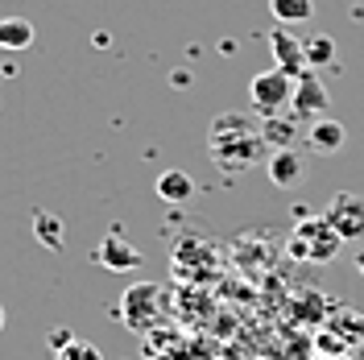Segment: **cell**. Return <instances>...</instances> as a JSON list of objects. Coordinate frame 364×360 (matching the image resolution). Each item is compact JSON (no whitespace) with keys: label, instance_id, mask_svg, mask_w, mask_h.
Here are the masks:
<instances>
[{"label":"cell","instance_id":"17","mask_svg":"<svg viewBox=\"0 0 364 360\" xmlns=\"http://www.w3.org/2000/svg\"><path fill=\"white\" fill-rule=\"evenodd\" d=\"M54 360H104V352H100L91 339H79V336H75L67 348H63V352H54Z\"/></svg>","mask_w":364,"mask_h":360},{"label":"cell","instance_id":"16","mask_svg":"<svg viewBox=\"0 0 364 360\" xmlns=\"http://www.w3.org/2000/svg\"><path fill=\"white\" fill-rule=\"evenodd\" d=\"M306 67H327V63H336V42L327 38V33H315V38H306Z\"/></svg>","mask_w":364,"mask_h":360},{"label":"cell","instance_id":"4","mask_svg":"<svg viewBox=\"0 0 364 360\" xmlns=\"http://www.w3.org/2000/svg\"><path fill=\"white\" fill-rule=\"evenodd\" d=\"M290 248L302 261H311V265H327V261H336V253L343 248V236L327 220H306V224H298Z\"/></svg>","mask_w":364,"mask_h":360},{"label":"cell","instance_id":"6","mask_svg":"<svg viewBox=\"0 0 364 360\" xmlns=\"http://www.w3.org/2000/svg\"><path fill=\"white\" fill-rule=\"evenodd\" d=\"M323 220L336 228L343 240H356V236H364V199L352 195V191H340L336 199L327 203V216Z\"/></svg>","mask_w":364,"mask_h":360},{"label":"cell","instance_id":"3","mask_svg":"<svg viewBox=\"0 0 364 360\" xmlns=\"http://www.w3.org/2000/svg\"><path fill=\"white\" fill-rule=\"evenodd\" d=\"M294 83L298 79H290L286 70H261V75H252L249 83V104L252 112L261 116H282L286 108H290V100H294Z\"/></svg>","mask_w":364,"mask_h":360},{"label":"cell","instance_id":"18","mask_svg":"<svg viewBox=\"0 0 364 360\" xmlns=\"http://www.w3.org/2000/svg\"><path fill=\"white\" fill-rule=\"evenodd\" d=\"M70 339H75V332H67V327H54V332H50V348H54V352H63Z\"/></svg>","mask_w":364,"mask_h":360},{"label":"cell","instance_id":"11","mask_svg":"<svg viewBox=\"0 0 364 360\" xmlns=\"http://www.w3.org/2000/svg\"><path fill=\"white\" fill-rule=\"evenodd\" d=\"M154 191H158L161 203H186L191 195H195V179H191L186 170H161Z\"/></svg>","mask_w":364,"mask_h":360},{"label":"cell","instance_id":"8","mask_svg":"<svg viewBox=\"0 0 364 360\" xmlns=\"http://www.w3.org/2000/svg\"><path fill=\"white\" fill-rule=\"evenodd\" d=\"M269 50H273V63H277V70H286L290 79H302L306 75V46L298 42L294 33L286 29V25H277L269 33Z\"/></svg>","mask_w":364,"mask_h":360},{"label":"cell","instance_id":"5","mask_svg":"<svg viewBox=\"0 0 364 360\" xmlns=\"http://www.w3.org/2000/svg\"><path fill=\"white\" fill-rule=\"evenodd\" d=\"M327 104H331V95L323 88V79H318L315 70H306L302 79L294 83V100H290V116L294 120H323L327 116Z\"/></svg>","mask_w":364,"mask_h":360},{"label":"cell","instance_id":"14","mask_svg":"<svg viewBox=\"0 0 364 360\" xmlns=\"http://www.w3.org/2000/svg\"><path fill=\"white\" fill-rule=\"evenodd\" d=\"M269 13L277 25H306L315 17V0H269Z\"/></svg>","mask_w":364,"mask_h":360},{"label":"cell","instance_id":"15","mask_svg":"<svg viewBox=\"0 0 364 360\" xmlns=\"http://www.w3.org/2000/svg\"><path fill=\"white\" fill-rule=\"evenodd\" d=\"M33 236H38L46 248H54V253L67 245V236H63V220H58L54 211H33Z\"/></svg>","mask_w":364,"mask_h":360},{"label":"cell","instance_id":"13","mask_svg":"<svg viewBox=\"0 0 364 360\" xmlns=\"http://www.w3.org/2000/svg\"><path fill=\"white\" fill-rule=\"evenodd\" d=\"M29 46H33V25L25 17H4L0 21V50L17 54V50H29Z\"/></svg>","mask_w":364,"mask_h":360},{"label":"cell","instance_id":"1","mask_svg":"<svg viewBox=\"0 0 364 360\" xmlns=\"http://www.w3.org/2000/svg\"><path fill=\"white\" fill-rule=\"evenodd\" d=\"M211 154L224 170H249L252 162L265 154L261 129H252V120L236 112H224L211 125Z\"/></svg>","mask_w":364,"mask_h":360},{"label":"cell","instance_id":"7","mask_svg":"<svg viewBox=\"0 0 364 360\" xmlns=\"http://www.w3.org/2000/svg\"><path fill=\"white\" fill-rule=\"evenodd\" d=\"M95 261L108 273H129V270L141 265V248H136L124 232H108V236L95 245Z\"/></svg>","mask_w":364,"mask_h":360},{"label":"cell","instance_id":"20","mask_svg":"<svg viewBox=\"0 0 364 360\" xmlns=\"http://www.w3.org/2000/svg\"><path fill=\"white\" fill-rule=\"evenodd\" d=\"M0 332H4V307H0Z\"/></svg>","mask_w":364,"mask_h":360},{"label":"cell","instance_id":"9","mask_svg":"<svg viewBox=\"0 0 364 360\" xmlns=\"http://www.w3.org/2000/svg\"><path fill=\"white\" fill-rule=\"evenodd\" d=\"M265 166H269V182L282 186V191H294L302 182V174H306V162H302L298 149H273Z\"/></svg>","mask_w":364,"mask_h":360},{"label":"cell","instance_id":"2","mask_svg":"<svg viewBox=\"0 0 364 360\" xmlns=\"http://www.w3.org/2000/svg\"><path fill=\"white\" fill-rule=\"evenodd\" d=\"M161 290L154 286V282H136V286H129V290L120 294V307H116V315H120V323L129 327V332H154L161 319Z\"/></svg>","mask_w":364,"mask_h":360},{"label":"cell","instance_id":"19","mask_svg":"<svg viewBox=\"0 0 364 360\" xmlns=\"http://www.w3.org/2000/svg\"><path fill=\"white\" fill-rule=\"evenodd\" d=\"M356 270H360V277H364V253H356Z\"/></svg>","mask_w":364,"mask_h":360},{"label":"cell","instance_id":"12","mask_svg":"<svg viewBox=\"0 0 364 360\" xmlns=\"http://www.w3.org/2000/svg\"><path fill=\"white\" fill-rule=\"evenodd\" d=\"M261 141L273 145V149H294L298 120L294 116H265V125H261Z\"/></svg>","mask_w":364,"mask_h":360},{"label":"cell","instance_id":"10","mask_svg":"<svg viewBox=\"0 0 364 360\" xmlns=\"http://www.w3.org/2000/svg\"><path fill=\"white\" fill-rule=\"evenodd\" d=\"M306 141H311V149H315V154H336V149H343V141H348V129H343L340 120L323 116V120L311 125Z\"/></svg>","mask_w":364,"mask_h":360}]
</instances>
